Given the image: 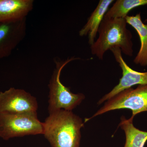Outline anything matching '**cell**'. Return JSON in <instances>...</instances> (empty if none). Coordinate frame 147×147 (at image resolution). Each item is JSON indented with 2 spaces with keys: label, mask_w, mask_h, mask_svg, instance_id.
<instances>
[{
  "label": "cell",
  "mask_w": 147,
  "mask_h": 147,
  "mask_svg": "<svg viewBox=\"0 0 147 147\" xmlns=\"http://www.w3.org/2000/svg\"><path fill=\"white\" fill-rule=\"evenodd\" d=\"M43 123V134L52 147H80L82 119L63 110L49 114Z\"/></svg>",
  "instance_id": "1"
},
{
  "label": "cell",
  "mask_w": 147,
  "mask_h": 147,
  "mask_svg": "<svg viewBox=\"0 0 147 147\" xmlns=\"http://www.w3.org/2000/svg\"><path fill=\"white\" fill-rule=\"evenodd\" d=\"M127 24L125 18H104L98 31V38L90 46L92 55L102 60L107 51L117 47L125 55L132 56V35Z\"/></svg>",
  "instance_id": "2"
},
{
  "label": "cell",
  "mask_w": 147,
  "mask_h": 147,
  "mask_svg": "<svg viewBox=\"0 0 147 147\" xmlns=\"http://www.w3.org/2000/svg\"><path fill=\"white\" fill-rule=\"evenodd\" d=\"M79 59L72 57L65 60H55L56 68L48 84L49 114L61 110L72 111L86 98L83 94L72 93L69 88L65 86L60 80L61 72L64 67L70 62Z\"/></svg>",
  "instance_id": "3"
},
{
  "label": "cell",
  "mask_w": 147,
  "mask_h": 147,
  "mask_svg": "<svg viewBox=\"0 0 147 147\" xmlns=\"http://www.w3.org/2000/svg\"><path fill=\"white\" fill-rule=\"evenodd\" d=\"M43 123L37 113H0V137L7 141L15 137L43 134Z\"/></svg>",
  "instance_id": "4"
},
{
  "label": "cell",
  "mask_w": 147,
  "mask_h": 147,
  "mask_svg": "<svg viewBox=\"0 0 147 147\" xmlns=\"http://www.w3.org/2000/svg\"><path fill=\"white\" fill-rule=\"evenodd\" d=\"M122 109L132 111L129 118L132 121L137 114L147 111V85H139L136 88H129L120 92L107 100L92 117L86 119L85 123L109 111Z\"/></svg>",
  "instance_id": "5"
},
{
  "label": "cell",
  "mask_w": 147,
  "mask_h": 147,
  "mask_svg": "<svg viewBox=\"0 0 147 147\" xmlns=\"http://www.w3.org/2000/svg\"><path fill=\"white\" fill-rule=\"evenodd\" d=\"M38 108L36 98L25 90L10 88L0 92V113L32 114Z\"/></svg>",
  "instance_id": "6"
},
{
  "label": "cell",
  "mask_w": 147,
  "mask_h": 147,
  "mask_svg": "<svg viewBox=\"0 0 147 147\" xmlns=\"http://www.w3.org/2000/svg\"><path fill=\"white\" fill-rule=\"evenodd\" d=\"M110 50L121 69L122 76L120 79L119 84L99 100L97 102L98 105L109 100L122 91L131 88L135 85H147V72H139L130 68L124 60L121 51L119 48L116 47Z\"/></svg>",
  "instance_id": "7"
},
{
  "label": "cell",
  "mask_w": 147,
  "mask_h": 147,
  "mask_svg": "<svg viewBox=\"0 0 147 147\" xmlns=\"http://www.w3.org/2000/svg\"><path fill=\"white\" fill-rule=\"evenodd\" d=\"M26 30V18L0 23V59L11 55L24 39Z\"/></svg>",
  "instance_id": "8"
},
{
  "label": "cell",
  "mask_w": 147,
  "mask_h": 147,
  "mask_svg": "<svg viewBox=\"0 0 147 147\" xmlns=\"http://www.w3.org/2000/svg\"><path fill=\"white\" fill-rule=\"evenodd\" d=\"M34 3L33 0H0V23L26 18Z\"/></svg>",
  "instance_id": "9"
},
{
  "label": "cell",
  "mask_w": 147,
  "mask_h": 147,
  "mask_svg": "<svg viewBox=\"0 0 147 147\" xmlns=\"http://www.w3.org/2000/svg\"><path fill=\"white\" fill-rule=\"evenodd\" d=\"M113 0H100L90 17L87 23L79 31L80 36H88V42L90 45L94 43L98 29L110 6Z\"/></svg>",
  "instance_id": "10"
},
{
  "label": "cell",
  "mask_w": 147,
  "mask_h": 147,
  "mask_svg": "<svg viewBox=\"0 0 147 147\" xmlns=\"http://www.w3.org/2000/svg\"><path fill=\"white\" fill-rule=\"evenodd\" d=\"M125 19L127 24L136 30L141 42L140 49L133 62L135 64L141 66H147V24L143 23L140 13L135 16H127Z\"/></svg>",
  "instance_id": "11"
},
{
  "label": "cell",
  "mask_w": 147,
  "mask_h": 147,
  "mask_svg": "<svg viewBox=\"0 0 147 147\" xmlns=\"http://www.w3.org/2000/svg\"><path fill=\"white\" fill-rule=\"evenodd\" d=\"M124 131L126 141L124 147H144L147 141V131H142L136 128L133 121L127 119L125 117H121L119 125Z\"/></svg>",
  "instance_id": "12"
},
{
  "label": "cell",
  "mask_w": 147,
  "mask_h": 147,
  "mask_svg": "<svg viewBox=\"0 0 147 147\" xmlns=\"http://www.w3.org/2000/svg\"><path fill=\"white\" fill-rule=\"evenodd\" d=\"M146 5L147 0H117L109 9L104 18H125L133 9Z\"/></svg>",
  "instance_id": "13"
},
{
  "label": "cell",
  "mask_w": 147,
  "mask_h": 147,
  "mask_svg": "<svg viewBox=\"0 0 147 147\" xmlns=\"http://www.w3.org/2000/svg\"><path fill=\"white\" fill-rule=\"evenodd\" d=\"M145 21H146V22H147V18L146 19V20H145Z\"/></svg>",
  "instance_id": "14"
}]
</instances>
